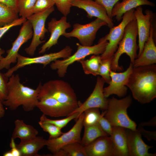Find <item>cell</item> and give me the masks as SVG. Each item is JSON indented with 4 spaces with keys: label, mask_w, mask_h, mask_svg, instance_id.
I'll list each match as a JSON object with an SVG mask.
<instances>
[{
    "label": "cell",
    "mask_w": 156,
    "mask_h": 156,
    "mask_svg": "<svg viewBox=\"0 0 156 156\" xmlns=\"http://www.w3.org/2000/svg\"><path fill=\"white\" fill-rule=\"evenodd\" d=\"M126 86L134 98L142 104L156 97V65L133 67Z\"/></svg>",
    "instance_id": "1"
},
{
    "label": "cell",
    "mask_w": 156,
    "mask_h": 156,
    "mask_svg": "<svg viewBox=\"0 0 156 156\" xmlns=\"http://www.w3.org/2000/svg\"><path fill=\"white\" fill-rule=\"evenodd\" d=\"M41 84L40 83L36 89L25 86L21 83L19 75L13 74L9 78L7 95L3 101V105L11 110H15L21 106L25 112L33 110L38 101Z\"/></svg>",
    "instance_id": "2"
},
{
    "label": "cell",
    "mask_w": 156,
    "mask_h": 156,
    "mask_svg": "<svg viewBox=\"0 0 156 156\" xmlns=\"http://www.w3.org/2000/svg\"><path fill=\"white\" fill-rule=\"evenodd\" d=\"M132 102L130 95L120 99L114 97L108 99L107 108L103 112L104 117L112 126L136 130V123L129 118L127 112V109Z\"/></svg>",
    "instance_id": "3"
},
{
    "label": "cell",
    "mask_w": 156,
    "mask_h": 156,
    "mask_svg": "<svg viewBox=\"0 0 156 156\" xmlns=\"http://www.w3.org/2000/svg\"><path fill=\"white\" fill-rule=\"evenodd\" d=\"M138 29L135 18L130 21L126 25L123 38L119 43L118 48L114 53L112 61L111 70L116 72L123 70L119 65L118 62L121 55L126 54L130 57L131 63L133 64L137 58V51L138 49L137 44Z\"/></svg>",
    "instance_id": "4"
},
{
    "label": "cell",
    "mask_w": 156,
    "mask_h": 156,
    "mask_svg": "<svg viewBox=\"0 0 156 156\" xmlns=\"http://www.w3.org/2000/svg\"><path fill=\"white\" fill-rule=\"evenodd\" d=\"M50 97L63 104L77 107L76 94L68 83L61 80H49L41 84L38 99Z\"/></svg>",
    "instance_id": "5"
},
{
    "label": "cell",
    "mask_w": 156,
    "mask_h": 156,
    "mask_svg": "<svg viewBox=\"0 0 156 156\" xmlns=\"http://www.w3.org/2000/svg\"><path fill=\"white\" fill-rule=\"evenodd\" d=\"M108 41L101 38L96 44L91 46L82 45L76 43L77 49L73 55L62 60H56L50 63V68L53 70H57L58 76L64 77L67 73L68 66L73 63L84 59L90 55H99L104 52L107 44Z\"/></svg>",
    "instance_id": "6"
},
{
    "label": "cell",
    "mask_w": 156,
    "mask_h": 156,
    "mask_svg": "<svg viewBox=\"0 0 156 156\" xmlns=\"http://www.w3.org/2000/svg\"><path fill=\"white\" fill-rule=\"evenodd\" d=\"M54 6L44 10L33 14L27 19L30 22L33 31L32 40L29 45L25 49L29 55L33 56L37 47L45 42L44 39L45 33L48 31L45 23L48 16L54 11Z\"/></svg>",
    "instance_id": "7"
},
{
    "label": "cell",
    "mask_w": 156,
    "mask_h": 156,
    "mask_svg": "<svg viewBox=\"0 0 156 156\" xmlns=\"http://www.w3.org/2000/svg\"><path fill=\"white\" fill-rule=\"evenodd\" d=\"M135 10L133 9L124 13L121 22L117 26L110 28L109 33L103 37L104 40L108 41V43L104 52L100 55L101 60L113 58L123 38L126 25L135 18Z\"/></svg>",
    "instance_id": "8"
},
{
    "label": "cell",
    "mask_w": 156,
    "mask_h": 156,
    "mask_svg": "<svg viewBox=\"0 0 156 156\" xmlns=\"http://www.w3.org/2000/svg\"><path fill=\"white\" fill-rule=\"evenodd\" d=\"M72 49L69 46H66L60 51L54 53L45 54L42 55L29 57L23 56L18 54L16 64L13 67L8 69L4 74L8 78L19 68L25 66L35 64H41L45 67L51 62L59 59H65L70 56Z\"/></svg>",
    "instance_id": "9"
},
{
    "label": "cell",
    "mask_w": 156,
    "mask_h": 156,
    "mask_svg": "<svg viewBox=\"0 0 156 156\" xmlns=\"http://www.w3.org/2000/svg\"><path fill=\"white\" fill-rule=\"evenodd\" d=\"M104 25H107L104 21L96 18L94 21L87 24H74L72 30L69 32H66L63 36L67 38H76L82 45L91 46L95 39L97 31Z\"/></svg>",
    "instance_id": "10"
},
{
    "label": "cell",
    "mask_w": 156,
    "mask_h": 156,
    "mask_svg": "<svg viewBox=\"0 0 156 156\" xmlns=\"http://www.w3.org/2000/svg\"><path fill=\"white\" fill-rule=\"evenodd\" d=\"M33 31L29 21L27 20L23 24L16 40L12 43V46L7 50L6 55L0 60V70L9 69L11 64L16 62L18 52L21 46L32 38Z\"/></svg>",
    "instance_id": "11"
},
{
    "label": "cell",
    "mask_w": 156,
    "mask_h": 156,
    "mask_svg": "<svg viewBox=\"0 0 156 156\" xmlns=\"http://www.w3.org/2000/svg\"><path fill=\"white\" fill-rule=\"evenodd\" d=\"M83 112L79 116L73 126L68 131L63 133L57 138L47 140L46 146L52 154L67 144L74 142L81 143V133L83 127Z\"/></svg>",
    "instance_id": "12"
},
{
    "label": "cell",
    "mask_w": 156,
    "mask_h": 156,
    "mask_svg": "<svg viewBox=\"0 0 156 156\" xmlns=\"http://www.w3.org/2000/svg\"><path fill=\"white\" fill-rule=\"evenodd\" d=\"M145 12V14H144L141 6L136 8L134 12L138 36L139 52L137 57L141 53L145 43L149 38L151 28L153 24L154 15L153 12L149 9H147Z\"/></svg>",
    "instance_id": "13"
},
{
    "label": "cell",
    "mask_w": 156,
    "mask_h": 156,
    "mask_svg": "<svg viewBox=\"0 0 156 156\" xmlns=\"http://www.w3.org/2000/svg\"><path fill=\"white\" fill-rule=\"evenodd\" d=\"M105 82L101 77L98 76L92 92L84 103H81L79 101L78 107L71 114L78 112L80 115L86 110L91 108H98L106 110L108 106V99L105 97L103 92Z\"/></svg>",
    "instance_id": "14"
},
{
    "label": "cell",
    "mask_w": 156,
    "mask_h": 156,
    "mask_svg": "<svg viewBox=\"0 0 156 156\" xmlns=\"http://www.w3.org/2000/svg\"><path fill=\"white\" fill-rule=\"evenodd\" d=\"M133 67L131 63L126 70L123 72L117 73L111 70L110 71L111 80L109 85L103 89L104 96L107 98L112 94L119 97L125 96L127 94V88L126 86Z\"/></svg>",
    "instance_id": "15"
},
{
    "label": "cell",
    "mask_w": 156,
    "mask_h": 156,
    "mask_svg": "<svg viewBox=\"0 0 156 156\" xmlns=\"http://www.w3.org/2000/svg\"><path fill=\"white\" fill-rule=\"evenodd\" d=\"M36 107L43 114L53 117L68 116L77 108L63 104L50 97L39 99Z\"/></svg>",
    "instance_id": "16"
},
{
    "label": "cell",
    "mask_w": 156,
    "mask_h": 156,
    "mask_svg": "<svg viewBox=\"0 0 156 156\" xmlns=\"http://www.w3.org/2000/svg\"><path fill=\"white\" fill-rule=\"evenodd\" d=\"M71 27L69 22L67 21L66 16H63L59 20L53 18L48 24V30L51 35L49 40L40 49L39 54L44 53L53 45L57 43L60 37L66 32V30Z\"/></svg>",
    "instance_id": "17"
},
{
    "label": "cell",
    "mask_w": 156,
    "mask_h": 156,
    "mask_svg": "<svg viewBox=\"0 0 156 156\" xmlns=\"http://www.w3.org/2000/svg\"><path fill=\"white\" fill-rule=\"evenodd\" d=\"M72 6H75L84 10L88 18L94 17L104 21L110 28L114 26L113 21L108 16L106 10L102 5L93 0H72Z\"/></svg>",
    "instance_id": "18"
},
{
    "label": "cell",
    "mask_w": 156,
    "mask_h": 156,
    "mask_svg": "<svg viewBox=\"0 0 156 156\" xmlns=\"http://www.w3.org/2000/svg\"><path fill=\"white\" fill-rule=\"evenodd\" d=\"M125 132L129 156H156V154L149 152V149L153 146L144 142L142 138L141 134L137 129L135 130L125 129Z\"/></svg>",
    "instance_id": "19"
},
{
    "label": "cell",
    "mask_w": 156,
    "mask_h": 156,
    "mask_svg": "<svg viewBox=\"0 0 156 156\" xmlns=\"http://www.w3.org/2000/svg\"><path fill=\"white\" fill-rule=\"evenodd\" d=\"M155 28L152 25L149 38L144 45L143 51L140 55L134 60L133 67L144 66L154 64L156 63V47L154 36Z\"/></svg>",
    "instance_id": "20"
},
{
    "label": "cell",
    "mask_w": 156,
    "mask_h": 156,
    "mask_svg": "<svg viewBox=\"0 0 156 156\" xmlns=\"http://www.w3.org/2000/svg\"><path fill=\"white\" fill-rule=\"evenodd\" d=\"M87 156H113L110 136L99 137L85 146Z\"/></svg>",
    "instance_id": "21"
},
{
    "label": "cell",
    "mask_w": 156,
    "mask_h": 156,
    "mask_svg": "<svg viewBox=\"0 0 156 156\" xmlns=\"http://www.w3.org/2000/svg\"><path fill=\"white\" fill-rule=\"evenodd\" d=\"M112 144L113 156H129L125 129L113 126L110 136Z\"/></svg>",
    "instance_id": "22"
},
{
    "label": "cell",
    "mask_w": 156,
    "mask_h": 156,
    "mask_svg": "<svg viewBox=\"0 0 156 156\" xmlns=\"http://www.w3.org/2000/svg\"><path fill=\"white\" fill-rule=\"evenodd\" d=\"M47 145V140L43 137L36 136L27 140H21L16 146L21 156H40L38 151Z\"/></svg>",
    "instance_id": "23"
},
{
    "label": "cell",
    "mask_w": 156,
    "mask_h": 156,
    "mask_svg": "<svg viewBox=\"0 0 156 156\" xmlns=\"http://www.w3.org/2000/svg\"><path fill=\"white\" fill-rule=\"evenodd\" d=\"M146 5L154 7L153 3L148 0H123L118 2L114 6L112 12V17L115 16L118 21L122 20L124 13L132 9L142 5Z\"/></svg>",
    "instance_id": "24"
},
{
    "label": "cell",
    "mask_w": 156,
    "mask_h": 156,
    "mask_svg": "<svg viewBox=\"0 0 156 156\" xmlns=\"http://www.w3.org/2000/svg\"><path fill=\"white\" fill-rule=\"evenodd\" d=\"M15 127L12 138L21 140H27L34 138L38 133V130L33 126L25 123L23 120L17 119L14 122Z\"/></svg>",
    "instance_id": "25"
},
{
    "label": "cell",
    "mask_w": 156,
    "mask_h": 156,
    "mask_svg": "<svg viewBox=\"0 0 156 156\" xmlns=\"http://www.w3.org/2000/svg\"><path fill=\"white\" fill-rule=\"evenodd\" d=\"M83 127L84 132L81 143L84 146L99 137L108 136L102 129L99 122Z\"/></svg>",
    "instance_id": "26"
},
{
    "label": "cell",
    "mask_w": 156,
    "mask_h": 156,
    "mask_svg": "<svg viewBox=\"0 0 156 156\" xmlns=\"http://www.w3.org/2000/svg\"><path fill=\"white\" fill-rule=\"evenodd\" d=\"M52 155L53 156H87L85 146L79 142L65 145Z\"/></svg>",
    "instance_id": "27"
},
{
    "label": "cell",
    "mask_w": 156,
    "mask_h": 156,
    "mask_svg": "<svg viewBox=\"0 0 156 156\" xmlns=\"http://www.w3.org/2000/svg\"><path fill=\"white\" fill-rule=\"evenodd\" d=\"M101 60L100 55H93L88 59H82L79 62L81 63L85 74L96 76L98 75L99 69Z\"/></svg>",
    "instance_id": "28"
},
{
    "label": "cell",
    "mask_w": 156,
    "mask_h": 156,
    "mask_svg": "<svg viewBox=\"0 0 156 156\" xmlns=\"http://www.w3.org/2000/svg\"><path fill=\"white\" fill-rule=\"evenodd\" d=\"M18 13L15 10L0 3V26L11 23L18 18Z\"/></svg>",
    "instance_id": "29"
},
{
    "label": "cell",
    "mask_w": 156,
    "mask_h": 156,
    "mask_svg": "<svg viewBox=\"0 0 156 156\" xmlns=\"http://www.w3.org/2000/svg\"><path fill=\"white\" fill-rule=\"evenodd\" d=\"M17 0L20 16L27 19L33 14V9L36 0Z\"/></svg>",
    "instance_id": "30"
},
{
    "label": "cell",
    "mask_w": 156,
    "mask_h": 156,
    "mask_svg": "<svg viewBox=\"0 0 156 156\" xmlns=\"http://www.w3.org/2000/svg\"><path fill=\"white\" fill-rule=\"evenodd\" d=\"M83 112V126L92 125L98 123L101 116L99 108H94L89 109L85 110Z\"/></svg>",
    "instance_id": "31"
},
{
    "label": "cell",
    "mask_w": 156,
    "mask_h": 156,
    "mask_svg": "<svg viewBox=\"0 0 156 156\" xmlns=\"http://www.w3.org/2000/svg\"><path fill=\"white\" fill-rule=\"evenodd\" d=\"M79 112H75L67 116L66 118L57 120L49 119L45 115L42 114L40 118V121L50 123L58 127L61 129L65 127L70 121L73 120L77 118L79 116Z\"/></svg>",
    "instance_id": "32"
},
{
    "label": "cell",
    "mask_w": 156,
    "mask_h": 156,
    "mask_svg": "<svg viewBox=\"0 0 156 156\" xmlns=\"http://www.w3.org/2000/svg\"><path fill=\"white\" fill-rule=\"evenodd\" d=\"M112 58L101 60L98 71V75H100L105 82L109 84L111 80L110 76Z\"/></svg>",
    "instance_id": "33"
},
{
    "label": "cell",
    "mask_w": 156,
    "mask_h": 156,
    "mask_svg": "<svg viewBox=\"0 0 156 156\" xmlns=\"http://www.w3.org/2000/svg\"><path fill=\"white\" fill-rule=\"evenodd\" d=\"M38 123L42 130L47 132L49 135V139H53L57 138L63 132L61 131V129L56 125L47 122H42L39 121Z\"/></svg>",
    "instance_id": "34"
},
{
    "label": "cell",
    "mask_w": 156,
    "mask_h": 156,
    "mask_svg": "<svg viewBox=\"0 0 156 156\" xmlns=\"http://www.w3.org/2000/svg\"><path fill=\"white\" fill-rule=\"evenodd\" d=\"M72 0H53L58 10L65 16L70 12Z\"/></svg>",
    "instance_id": "35"
},
{
    "label": "cell",
    "mask_w": 156,
    "mask_h": 156,
    "mask_svg": "<svg viewBox=\"0 0 156 156\" xmlns=\"http://www.w3.org/2000/svg\"><path fill=\"white\" fill-rule=\"evenodd\" d=\"M55 5L53 0H36L33 8V14L44 10L54 6Z\"/></svg>",
    "instance_id": "36"
},
{
    "label": "cell",
    "mask_w": 156,
    "mask_h": 156,
    "mask_svg": "<svg viewBox=\"0 0 156 156\" xmlns=\"http://www.w3.org/2000/svg\"><path fill=\"white\" fill-rule=\"evenodd\" d=\"M27 20L26 18L21 17L11 23L0 26V39L3 35L11 28L23 24Z\"/></svg>",
    "instance_id": "37"
},
{
    "label": "cell",
    "mask_w": 156,
    "mask_h": 156,
    "mask_svg": "<svg viewBox=\"0 0 156 156\" xmlns=\"http://www.w3.org/2000/svg\"><path fill=\"white\" fill-rule=\"evenodd\" d=\"M9 78L0 71V100L4 101L6 98L7 93V83Z\"/></svg>",
    "instance_id": "38"
},
{
    "label": "cell",
    "mask_w": 156,
    "mask_h": 156,
    "mask_svg": "<svg viewBox=\"0 0 156 156\" xmlns=\"http://www.w3.org/2000/svg\"><path fill=\"white\" fill-rule=\"evenodd\" d=\"M120 0H95L98 3L102 5L105 8L108 16L112 19V9L115 5Z\"/></svg>",
    "instance_id": "39"
},
{
    "label": "cell",
    "mask_w": 156,
    "mask_h": 156,
    "mask_svg": "<svg viewBox=\"0 0 156 156\" xmlns=\"http://www.w3.org/2000/svg\"><path fill=\"white\" fill-rule=\"evenodd\" d=\"M98 122L103 131L108 136H110L112 133L113 126L104 117L103 113L101 114Z\"/></svg>",
    "instance_id": "40"
},
{
    "label": "cell",
    "mask_w": 156,
    "mask_h": 156,
    "mask_svg": "<svg viewBox=\"0 0 156 156\" xmlns=\"http://www.w3.org/2000/svg\"><path fill=\"white\" fill-rule=\"evenodd\" d=\"M142 135H143L149 141L152 140H156V131H146L143 128L140 126L138 129Z\"/></svg>",
    "instance_id": "41"
},
{
    "label": "cell",
    "mask_w": 156,
    "mask_h": 156,
    "mask_svg": "<svg viewBox=\"0 0 156 156\" xmlns=\"http://www.w3.org/2000/svg\"><path fill=\"white\" fill-rule=\"evenodd\" d=\"M0 3L7 5L18 13L17 0H0Z\"/></svg>",
    "instance_id": "42"
},
{
    "label": "cell",
    "mask_w": 156,
    "mask_h": 156,
    "mask_svg": "<svg viewBox=\"0 0 156 156\" xmlns=\"http://www.w3.org/2000/svg\"><path fill=\"white\" fill-rule=\"evenodd\" d=\"M14 140L11 138L10 143V146L11 148L10 151L13 156H21L20 153L17 148Z\"/></svg>",
    "instance_id": "43"
},
{
    "label": "cell",
    "mask_w": 156,
    "mask_h": 156,
    "mask_svg": "<svg viewBox=\"0 0 156 156\" xmlns=\"http://www.w3.org/2000/svg\"><path fill=\"white\" fill-rule=\"evenodd\" d=\"M4 106L3 101L0 100V119L4 117L5 114V110Z\"/></svg>",
    "instance_id": "44"
},
{
    "label": "cell",
    "mask_w": 156,
    "mask_h": 156,
    "mask_svg": "<svg viewBox=\"0 0 156 156\" xmlns=\"http://www.w3.org/2000/svg\"><path fill=\"white\" fill-rule=\"evenodd\" d=\"M3 156H13L10 150L5 153L3 155Z\"/></svg>",
    "instance_id": "45"
},
{
    "label": "cell",
    "mask_w": 156,
    "mask_h": 156,
    "mask_svg": "<svg viewBox=\"0 0 156 156\" xmlns=\"http://www.w3.org/2000/svg\"><path fill=\"white\" fill-rule=\"evenodd\" d=\"M5 52L4 50L0 48V60L3 57L2 55Z\"/></svg>",
    "instance_id": "46"
}]
</instances>
